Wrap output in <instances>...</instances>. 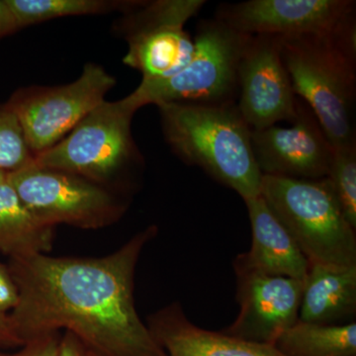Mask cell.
Returning <instances> with one entry per match:
<instances>
[{
    "label": "cell",
    "mask_w": 356,
    "mask_h": 356,
    "mask_svg": "<svg viewBox=\"0 0 356 356\" xmlns=\"http://www.w3.org/2000/svg\"><path fill=\"white\" fill-rule=\"evenodd\" d=\"M245 203L252 227V247L248 252L236 255L235 259L252 270L304 282L310 262L291 235L261 195Z\"/></svg>",
    "instance_id": "cell-15"
},
{
    "label": "cell",
    "mask_w": 356,
    "mask_h": 356,
    "mask_svg": "<svg viewBox=\"0 0 356 356\" xmlns=\"http://www.w3.org/2000/svg\"><path fill=\"white\" fill-rule=\"evenodd\" d=\"M255 161L262 175L318 179L329 173L334 147L315 114L298 98L290 127L277 125L252 131Z\"/></svg>",
    "instance_id": "cell-13"
},
{
    "label": "cell",
    "mask_w": 356,
    "mask_h": 356,
    "mask_svg": "<svg viewBox=\"0 0 356 356\" xmlns=\"http://www.w3.org/2000/svg\"><path fill=\"white\" fill-rule=\"evenodd\" d=\"M0 356H11V355H0Z\"/></svg>",
    "instance_id": "cell-28"
},
{
    "label": "cell",
    "mask_w": 356,
    "mask_h": 356,
    "mask_svg": "<svg viewBox=\"0 0 356 356\" xmlns=\"http://www.w3.org/2000/svg\"><path fill=\"white\" fill-rule=\"evenodd\" d=\"M34 161L15 114L4 103L0 105V172H16Z\"/></svg>",
    "instance_id": "cell-21"
},
{
    "label": "cell",
    "mask_w": 356,
    "mask_h": 356,
    "mask_svg": "<svg viewBox=\"0 0 356 356\" xmlns=\"http://www.w3.org/2000/svg\"><path fill=\"white\" fill-rule=\"evenodd\" d=\"M238 313L222 334L273 346L299 320L303 282L252 270L234 259Z\"/></svg>",
    "instance_id": "cell-12"
},
{
    "label": "cell",
    "mask_w": 356,
    "mask_h": 356,
    "mask_svg": "<svg viewBox=\"0 0 356 356\" xmlns=\"http://www.w3.org/2000/svg\"><path fill=\"white\" fill-rule=\"evenodd\" d=\"M53 229L33 215L7 178L0 182V252L10 259L46 254Z\"/></svg>",
    "instance_id": "cell-17"
},
{
    "label": "cell",
    "mask_w": 356,
    "mask_h": 356,
    "mask_svg": "<svg viewBox=\"0 0 356 356\" xmlns=\"http://www.w3.org/2000/svg\"><path fill=\"white\" fill-rule=\"evenodd\" d=\"M156 106L166 142L178 158L202 168L245 202L261 196L262 175L252 149V129L236 104Z\"/></svg>",
    "instance_id": "cell-2"
},
{
    "label": "cell",
    "mask_w": 356,
    "mask_h": 356,
    "mask_svg": "<svg viewBox=\"0 0 356 356\" xmlns=\"http://www.w3.org/2000/svg\"><path fill=\"white\" fill-rule=\"evenodd\" d=\"M215 18L247 35L336 34L356 29L353 0H248L218 7Z\"/></svg>",
    "instance_id": "cell-10"
},
{
    "label": "cell",
    "mask_w": 356,
    "mask_h": 356,
    "mask_svg": "<svg viewBox=\"0 0 356 356\" xmlns=\"http://www.w3.org/2000/svg\"><path fill=\"white\" fill-rule=\"evenodd\" d=\"M116 81L102 67L88 64L81 76L58 86H29L11 95L7 106L17 117L35 156L64 139L86 115L105 100Z\"/></svg>",
    "instance_id": "cell-8"
},
{
    "label": "cell",
    "mask_w": 356,
    "mask_h": 356,
    "mask_svg": "<svg viewBox=\"0 0 356 356\" xmlns=\"http://www.w3.org/2000/svg\"><path fill=\"white\" fill-rule=\"evenodd\" d=\"M19 300L18 289L9 269L0 264V315H8Z\"/></svg>",
    "instance_id": "cell-23"
},
{
    "label": "cell",
    "mask_w": 356,
    "mask_h": 356,
    "mask_svg": "<svg viewBox=\"0 0 356 356\" xmlns=\"http://www.w3.org/2000/svg\"><path fill=\"white\" fill-rule=\"evenodd\" d=\"M261 195L310 264L356 266V229L327 177L262 175Z\"/></svg>",
    "instance_id": "cell-4"
},
{
    "label": "cell",
    "mask_w": 356,
    "mask_h": 356,
    "mask_svg": "<svg viewBox=\"0 0 356 356\" xmlns=\"http://www.w3.org/2000/svg\"><path fill=\"white\" fill-rule=\"evenodd\" d=\"M280 42L295 95L310 107L332 147L356 143V29Z\"/></svg>",
    "instance_id": "cell-3"
},
{
    "label": "cell",
    "mask_w": 356,
    "mask_h": 356,
    "mask_svg": "<svg viewBox=\"0 0 356 356\" xmlns=\"http://www.w3.org/2000/svg\"><path fill=\"white\" fill-rule=\"evenodd\" d=\"M356 266L310 264L303 282L299 321L320 325L355 322Z\"/></svg>",
    "instance_id": "cell-16"
},
{
    "label": "cell",
    "mask_w": 356,
    "mask_h": 356,
    "mask_svg": "<svg viewBox=\"0 0 356 356\" xmlns=\"http://www.w3.org/2000/svg\"><path fill=\"white\" fill-rule=\"evenodd\" d=\"M7 173L3 172H0V182L3 181V180L6 179Z\"/></svg>",
    "instance_id": "cell-27"
},
{
    "label": "cell",
    "mask_w": 356,
    "mask_h": 356,
    "mask_svg": "<svg viewBox=\"0 0 356 356\" xmlns=\"http://www.w3.org/2000/svg\"><path fill=\"white\" fill-rule=\"evenodd\" d=\"M0 344L1 346H23L14 334L8 315H0Z\"/></svg>",
    "instance_id": "cell-26"
},
{
    "label": "cell",
    "mask_w": 356,
    "mask_h": 356,
    "mask_svg": "<svg viewBox=\"0 0 356 356\" xmlns=\"http://www.w3.org/2000/svg\"><path fill=\"white\" fill-rule=\"evenodd\" d=\"M147 327L168 356H285L273 346L199 327L189 320L179 303L152 315Z\"/></svg>",
    "instance_id": "cell-14"
},
{
    "label": "cell",
    "mask_w": 356,
    "mask_h": 356,
    "mask_svg": "<svg viewBox=\"0 0 356 356\" xmlns=\"http://www.w3.org/2000/svg\"><path fill=\"white\" fill-rule=\"evenodd\" d=\"M19 30L6 0H0V40Z\"/></svg>",
    "instance_id": "cell-25"
},
{
    "label": "cell",
    "mask_w": 356,
    "mask_h": 356,
    "mask_svg": "<svg viewBox=\"0 0 356 356\" xmlns=\"http://www.w3.org/2000/svg\"><path fill=\"white\" fill-rule=\"evenodd\" d=\"M58 356H100L88 344L83 343L72 332H65L60 337Z\"/></svg>",
    "instance_id": "cell-24"
},
{
    "label": "cell",
    "mask_w": 356,
    "mask_h": 356,
    "mask_svg": "<svg viewBox=\"0 0 356 356\" xmlns=\"http://www.w3.org/2000/svg\"><path fill=\"white\" fill-rule=\"evenodd\" d=\"M204 0L140 1L122 18L128 44L123 63L139 70L143 81L175 76L188 64L194 40L185 26L205 6Z\"/></svg>",
    "instance_id": "cell-7"
},
{
    "label": "cell",
    "mask_w": 356,
    "mask_h": 356,
    "mask_svg": "<svg viewBox=\"0 0 356 356\" xmlns=\"http://www.w3.org/2000/svg\"><path fill=\"white\" fill-rule=\"evenodd\" d=\"M298 97L281 55L280 37L252 35L241 58L236 106L252 131L290 123Z\"/></svg>",
    "instance_id": "cell-11"
},
{
    "label": "cell",
    "mask_w": 356,
    "mask_h": 356,
    "mask_svg": "<svg viewBox=\"0 0 356 356\" xmlns=\"http://www.w3.org/2000/svg\"><path fill=\"white\" fill-rule=\"evenodd\" d=\"M344 217L356 229V143L334 147L327 177Z\"/></svg>",
    "instance_id": "cell-20"
},
{
    "label": "cell",
    "mask_w": 356,
    "mask_h": 356,
    "mask_svg": "<svg viewBox=\"0 0 356 356\" xmlns=\"http://www.w3.org/2000/svg\"><path fill=\"white\" fill-rule=\"evenodd\" d=\"M60 337L58 332L32 339L24 344V348L11 356H58Z\"/></svg>",
    "instance_id": "cell-22"
},
{
    "label": "cell",
    "mask_w": 356,
    "mask_h": 356,
    "mask_svg": "<svg viewBox=\"0 0 356 356\" xmlns=\"http://www.w3.org/2000/svg\"><path fill=\"white\" fill-rule=\"evenodd\" d=\"M14 14L18 28L38 24L44 21L69 16L98 15L130 10L140 1L112 0H6Z\"/></svg>",
    "instance_id": "cell-19"
},
{
    "label": "cell",
    "mask_w": 356,
    "mask_h": 356,
    "mask_svg": "<svg viewBox=\"0 0 356 356\" xmlns=\"http://www.w3.org/2000/svg\"><path fill=\"white\" fill-rule=\"evenodd\" d=\"M250 36L217 18L201 21L188 64L168 79H142L131 95L140 108L161 103L236 104L238 65Z\"/></svg>",
    "instance_id": "cell-5"
},
{
    "label": "cell",
    "mask_w": 356,
    "mask_h": 356,
    "mask_svg": "<svg viewBox=\"0 0 356 356\" xmlns=\"http://www.w3.org/2000/svg\"><path fill=\"white\" fill-rule=\"evenodd\" d=\"M140 109L132 95L118 102L104 100L67 136L34 156L39 168L72 173L102 184L137 159L131 125Z\"/></svg>",
    "instance_id": "cell-6"
},
{
    "label": "cell",
    "mask_w": 356,
    "mask_h": 356,
    "mask_svg": "<svg viewBox=\"0 0 356 356\" xmlns=\"http://www.w3.org/2000/svg\"><path fill=\"white\" fill-rule=\"evenodd\" d=\"M23 203L47 226L58 224L98 229L123 212L121 204L95 182L31 163L7 175Z\"/></svg>",
    "instance_id": "cell-9"
},
{
    "label": "cell",
    "mask_w": 356,
    "mask_h": 356,
    "mask_svg": "<svg viewBox=\"0 0 356 356\" xmlns=\"http://www.w3.org/2000/svg\"><path fill=\"white\" fill-rule=\"evenodd\" d=\"M273 346L285 356H356V323L320 325L298 320Z\"/></svg>",
    "instance_id": "cell-18"
},
{
    "label": "cell",
    "mask_w": 356,
    "mask_h": 356,
    "mask_svg": "<svg viewBox=\"0 0 356 356\" xmlns=\"http://www.w3.org/2000/svg\"><path fill=\"white\" fill-rule=\"evenodd\" d=\"M158 234L151 226L113 254L97 259L46 254L10 259L18 289L8 315L23 346L64 329L100 356H168L134 301L140 255Z\"/></svg>",
    "instance_id": "cell-1"
}]
</instances>
